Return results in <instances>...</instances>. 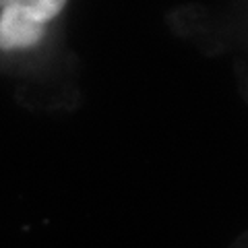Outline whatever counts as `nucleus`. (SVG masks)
Returning a JSON list of instances; mask_svg holds the SVG:
<instances>
[{
    "mask_svg": "<svg viewBox=\"0 0 248 248\" xmlns=\"http://www.w3.org/2000/svg\"><path fill=\"white\" fill-rule=\"evenodd\" d=\"M50 25L13 2L0 4V52L21 54L37 48L48 37Z\"/></svg>",
    "mask_w": 248,
    "mask_h": 248,
    "instance_id": "obj_1",
    "label": "nucleus"
}]
</instances>
